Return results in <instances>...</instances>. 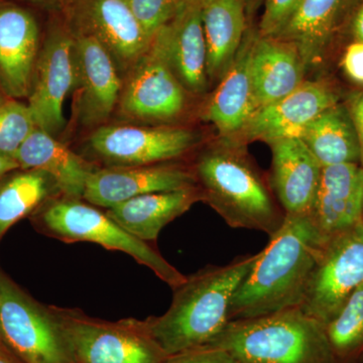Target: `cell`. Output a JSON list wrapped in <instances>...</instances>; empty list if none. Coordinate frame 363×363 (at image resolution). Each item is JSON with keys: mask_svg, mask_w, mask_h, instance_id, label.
<instances>
[{"mask_svg": "<svg viewBox=\"0 0 363 363\" xmlns=\"http://www.w3.org/2000/svg\"><path fill=\"white\" fill-rule=\"evenodd\" d=\"M269 238L234 294L229 322L300 309L328 240L309 214H286Z\"/></svg>", "mask_w": 363, "mask_h": 363, "instance_id": "6da1fadb", "label": "cell"}, {"mask_svg": "<svg viewBox=\"0 0 363 363\" xmlns=\"http://www.w3.org/2000/svg\"><path fill=\"white\" fill-rule=\"evenodd\" d=\"M241 255L225 266H209L177 286L168 311L142 321L162 352L169 355L210 345L229 322L231 301L257 259Z\"/></svg>", "mask_w": 363, "mask_h": 363, "instance_id": "7a4b0ae2", "label": "cell"}, {"mask_svg": "<svg viewBox=\"0 0 363 363\" xmlns=\"http://www.w3.org/2000/svg\"><path fill=\"white\" fill-rule=\"evenodd\" d=\"M202 200L233 228L277 233L286 213L271 189L242 152L234 147L205 152L195 167Z\"/></svg>", "mask_w": 363, "mask_h": 363, "instance_id": "3957f363", "label": "cell"}, {"mask_svg": "<svg viewBox=\"0 0 363 363\" xmlns=\"http://www.w3.org/2000/svg\"><path fill=\"white\" fill-rule=\"evenodd\" d=\"M240 363H338L323 324L298 308L228 322L213 342Z\"/></svg>", "mask_w": 363, "mask_h": 363, "instance_id": "277c9868", "label": "cell"}, {"mask_svg": "<svg viewBox=\"0 0 363 363\" xmlns=\"http://www.w3.org/2000/svg\"><path fill=\"white\" fill-rule=\"evenodd\" d=\"M42 223L48 233L67 242L87 241L126 253L173 289L187 279L147 242L124 230L106 212L79 199L66 197L48 205L42 214Z\"/></svg>", "mask_w": 363, "mask_h": 363, "instance_id": "5b68a950", "label": "cell"}, {"mask_svg": "<svg viewBox=\"0 0 363 363\" xmlns=\"http://www.w3.org/2000/svg\"><path fill=\"white\" fill-rule=\"evenodd\" d=\"M73 363H161L167 355L142 321L111 323L71 310L52 309Z\"/></svg>", "mask_w": 363, "mask_h": 363, "instance_id": "8992f818", "label": "cell"}, {"mask_svg": "<svg viewBox=\"0 0 363 363\" xmlns=\"http://www.w3.org/2000/svg\"><path fill=\"white\" fill-rule=\"evenodd\" d=\"M0 333L23 363H73L58 318L0 274Z\"/></svg>", "mask_w": 363, "mask_h": 363, "instance_id": "52a82bcc", "label": "cell"}, {"mask_svg": "<svg viewBox=\"0 0 363 363\" xmlns=\"http://www.w3.org/2000/svg\"><path fill=\"white\" fill-rule=\"evenodd\" d=\"M363 284V221L327 240L301 311L326 326Z\"/></svg>", "mask_w": 363, "mask_h": 363, "instance_id": "ba28073f", "label": "cell"}, {"mask_svg": "<svg viewBox=\"0 0 363 363\" xmlns=\"http://www.w3.org/2000/svg\"><path fill=\"white\" fill-rule=\"evenodd\" d=\"M72 32L85 33L104 45L118 70L130 72L149 49L128 0H63L60 4Z\"/></svg>", "mask_w": 363, "mask_h": 363, "instance_id": "9c48e42d", "label": "cell"}, {"mask_svg": "<svg viewBox=\"0 0 363 363\" xmlns=\"http://www.w3.org/2000/svg\"><path fill=\"white\" fill-rule=\"evenodd\" d=\"M76 84L75 42L66 23L52 26L40 49L28 107L40 130L55 135L65 125L64 104Z\"/></svg>", "mask_w": 363, "mask_h": 363, "instance_id": "30bf717a", "label": "cell"}, {"mask_svg": "<svg viewBox=\"0 0 363 363\" xmlns=\"http://www.w3.org/2000/svg\"><path fill=\"white\" fill-rule=\"evenodd\" d=\"M185 104V88L169 65L161 39L155 35L121 91V113L140 121H168L181 114Z\"/></svg>", "mask_w": 363, "mask_h": 363, "instance_id": "8fae6325", "label": "cell"}, {"mask_svg": "<svg viewBox=\"0 0 363 363\" xmlns=\"http://www.w3.org/2000/svg\"><path fill=\"white\" fill-rule=\"evenodd\" d=\"M198 140L185 128L109 125L93 133L90 145L113 167L149 166L184 156Z\"/></svg>", "mask_w": 363, "mask_h": 363, "instance_id": "7c38bea8", "label": "cell"}, {"mask_svg": "<svg viewBox=\"0 0 363 363\" xmlns=\"http://www.w3.org/2000/svg\"><path fill=\"white\" fill-rule=\"evenodd\" d=\"M73 33L75 42L76 114L85 126H97L111 116L123 84L111 52L104 45L85 33Z\"/></svg>", "mask_w": 363, "mask_h": 363, "instance_id": "4fadbf2b", "label": "cell"}, {"mask_svg": "<svg viewBox=\"0 0 363 363\" xmlns=\"http://www.w3.org/2000/svg\"><path fill=\"white\" fill-rule=\"evenodd\" d=\"M193 187H197L195 174L183 167H111L92 172L83 198L90 204L109 209L138 196Z\"/></svg>", "mask_w": 363, "mask_h": 363, "instance_id": "5bb4252c", "label": "cell"}, {"mask_svg": "<svg viewBox=\"0 0 363 363\" xmlns=\"http://www.w3.org/2000/svg\"><path fill=\"white\" fill-rule=\"evenodd\" d=\"M40 51L35 16L23 7L0 2V85L11 99L30 96Z\"/></svg>", "mask_w": 363, "mask_h": 363, "instance_id": "9a60e30c", "label": "cell"}, {"mask_svg": "<svg viewBox=\"0 0 363 363\" xmlns=\"http://www.w3.org/2000/svg\"><path fill=\"white\" fill-rule=\"evenodd\" d=\"M338 102L337 94L326 83L305 80L290 94L260 107L241 135L267 143L298 138L308 124Z\"/></svg>", "mask_w": 363, "mask_h": 363, "instance_id": "2e32d148", "label": "cell"}, {"mask_svg": "<svg viewBox=\"0 0 363 363\" xmlns=\"http://www.w3.org/2000/svg\"><path fill=\"white\" fill-rule=\"evenodd\" d=\"M272 150L271 187L286 214H309L316 197L322 168L298 138L269 143Z\"/></svg>", "mask_w": 363, "mask_h": 363, "instance_id": "e0dca14e", "label": "cell"}, {"mask_svg": "<svg viewBox=\"0 0 363 363\" xmlns=\"http://www.w3.org/2000/svg\"><path fill=\"white\" fill-rule=\"evenodd\" d=\"M309 215L327 238L362 222L363 167L359 164L323 167Z\"/></svg>", "mask_w": 363, "mask_h": 363, "instance_id": "ac0fdd59", "label": "cell"}, {"mask_svg": "<svg viewBox=\"0 0 363 363\" xmlns=\"http://www.w3.org/2000/svg\"><path fill=\"white\" fill-rule=\"evenodd\" d=\"M362 0H303L278 39L292 43L306 68L323 61L334 39L352 20Z\"/></svg>", "mask_w": 363, "mask_h": 363, "instance_id": "d6986e66", "label": "cell"}, {"mask_svg": "<svg viewBox=\"0 0 363 363\" xmlns=\"http://www.w3.org/2000/svg\"><path fill=\"white\" fill-rule=\"evenodd\" d=\"M253 35L248 33L245 37L233 65L222 77L205 109V119L226 138L240 135L259 108L250 76Z\"/></svg>", "mask_w": 363, "mask_h": 363, "instance_id": "ffe728a7", "label": "cell"}, {"mask_svg": "<svg viewBox=\"0 0 363 363\" xmlns=\"http://www.w3.org/2000/svg\"><path fill=\"white\" fill-rule=\"evenodd\" d=\"M307 72L297 47L278 38L253 35L250 76L259 108L290 94Z\"/></svg>", "mask_w": 363, "mask_h": 363, "instance_id": "44dd1931", "label": "cell"}, {"mask_svg": "<svg viewBox=\"0 0 363 363\" xmlns=\"http://www.w3.org/2000/svg\"><path fill=\"white\" fill-rule=\"evenodd\" d=\"M164 45L169 65L186 91L200 93L208 86L207 48L201 6H187L156 33Z\"/></svg>", "mask_w": 363, "mask_h": 363, "instance_id": "7402d4cb", "label": "cell"}, {"mask_svg": "<svg viewBox=\"0 0 363 363\" xmlns=\"http://www.w3.org/2000/svg\"><path fill=\"white\" fill-rule=\"evenodd\" d=\"M14 160L21 169H38L51 177L55 185L71 199L83 198L86 184L94 171L82 157L39 128L21 145Z\"/></svg>", "mask_w": 363, "mask_h": 363, "instance_id": "603a6c76", "label": "cell"}, {"mask_svg": "<svg viewBox=\"0 0 363 363\" xmlns=\"http://www.w3.org/2000/svg\"><path fill=\"white\" fill-rule=\"evenodd\" d=\"M200 200L198 187L150 193L109 208L106 214L131 235L147 242L157 240L167 224Z\"/></svg>", "mask_w": 363, "mask_h": 363, "instance_id": "cb8c5ba5", "label": "cell"}, {"mask_svg": "<svg viewBox=\"0 0 363 363\" xmlns=\"http://www.w3.org/2000/svg\"><path fill=\"white\" fill-rule=\"evenodd\" d=\"M203 30L209 80H221L245 40L247 11L242 0H204Z\"/></svg>", "mask_w": 363, "mask_h": 363, "instance_id": "d4e9b609", "label": "cell"}, {"mask_svg": "<svg viewBox=\"0 0 363 363\" xmlns=\"http://www.w3.org/2000/svg\"><path fill=\"white\" fill-rule=\"evenodd\" d=\"M298 138L322 167L360 162L357 133L346 104L338 102L320 113Z\"/></svg>", "mask_w": 363, "mask_h": 363, "instance_id": "484cf974", "label": "cell"}, {"mask_svg": "<svg viewBox=\"0 0 363 363\" xmlns=\"http://www.w3.org/2000/svg\"><path fill=\"white\" fill-rule=\"evenodd\" d=\"M51 177L38 169L16 174L0 187V238L51 193Z\"/></svg>", "mask_w": 363, "mask_h": 363, "instance_id": "4316f807", "label": "cell"}, {"mask_svg": "<svg viewBox=\"0 0 363 363\" xmlns=\"http://www.w3.org/2000/svg\"><path fill=\"white\" fill-rule=\"evenodd\" d=\"M325 331L338 363H351L359 357L363 351V284L325 326Z\"/></svg>", "mask_w": 363, "mask_h": 363, "instance_id": "83f0119b", "label": "cell"}, {"mask_svg": "<svg viewBox=\"0 0 363 363\" xmlns=\"http://www.w3.org/2000/svg\"><path fill=\"white\" fill-rule=\"evenodd\" d=\"M28 104L9 99L0 106V155L13 157L37 128Z\"/></svg>", "mask_w": 363, "mask_h": 363, "instance_id": "f1b7e54d", "label": "cell"}, {"mask_svg": "<svg viewBox=\"0 0 363 363\" xmlns=\"http://www.w3.org/2000/svg\"><path fill=\"white\" fill-rule=\"evenodd\" d=\"M143 30L152 40L186 6L185 0H128Z\"/></svg>", "mask_w": 363, "mask_h": 363, "instance_id": "f546056e", "label": "cell"}, {"mask_svg": "<svg viewBox=\"0 0 363 363\" xmlns=\"http://www.w3.org/2000/svg\"><path fill=\"white\" fill-rule=\"evenodd\" d=\"M303 0H264V13L259 23V35L276 38L285 28Z\"/></svg>", "mask_w": 363, "mask_h": 363, "instance_id": "4dcf8cb0", "label": "cell"}, {"mask_svg": "<svg viewBox=\"0 0 363 363\" xmlns=\"http://www.w3.org/2000/svg\"><path fill=\"white\" fill-rule=\"evenodd\" d=\"M161 363H240L226 350L214 346L184 351L167 357Z\"/></svg>", "mask_w": 363, "mask_h": 363, "instance_id": "1f68e13d", "label": "cell"}, {"mask_svg": "<svg viewBox=\"0 0 363 363\" xmlns=\"http://www.w3.org/2000/svg\"><path fill=\"white\" fill-rule=\"evenodd\" d=\"M341 65L347 77L357 84L363 85V43L357 42L348 45L344 52Z\"/></svg>", "mask_w": 363, "mask_h": 363, "instance_id": "d6a6232c", "label": "cell"}, {"mask_svg": "<svg viewBox=\"0 0 363 363\" xmlns=\"http://www.w3.org/2000/svg\"><path fill=\"white\" fill-rule=\"evenodd\" d=\"M346 105L350 109L355 130H357L360 147V164L363 167V91L353 93Z\"/></svg>", "mask_w": 363, "mask_h": 363, "instance_id": "836d02e7", "label": "cell"}, {"mask_svg": "<svg viewBox=\"0 0 363 363\" xmlns=\"http://www.w3.org/2000/svg\"><path fill=\"white\" fill-rule=\"evenodd\" d=\"M351 30L355 40L363 43V0L351 20Z\"/></svg>", "mask_w": 363, "mask_h": 363, "instance_id": "e575fe53", "label": "cell"}, {"mask_svg": "<svg viewBox=\"0 0 363 363\" xmlns=\"http://www.w3.org/2000/svg\"><path fill=\"white\" fill-rule=\"evenodd\" d=\"M18 169H21L20 164H18V162H16L13 157L0 155V179L6 176V174L11 173V172Z\"/></svg>", "mask_w": 363, "mask_h": 363, "instance_id": "d590c367", "label": "cell"}, {"mask_svg": "<svg viewBox=\"0 0 363 363\" xmlns=\"http://www.w3.org/2000/svg\"><path fill=\"white\" fill-rule=\"evenodd\" d=\"M0 363H23L20 358L16 357L6 344L0 343Z\"/></svg>", "mask_w": 363, "mask_h": 363, "instance_id": "8d00e7d4", "label": "cell"}, {"mask_svg": "<svg viewBox=\"0 0 363 363\" xmlns=\"http://www.w3.org/2000/svg\"><path fill=\"white\" fill-rule=\"evenodd\" d=\"M242 1L245 4V9H247L248 16V14L253 13V11L257 9L262 0H242Z\"/></svg>", "mask_w": 363, "mask_h": 363, "instance_id": "74e56055", "label": "cell"}, {"mask_svg": "<svg viewBox=\"0 0 363 363\" xmlns=\"http://www.w3.org/2000/svg\"><path fill=\"white\" fill-rule=\"evenodd\" d=\"M30 1L43 4H54V6H60V4H61V2L63 1V0H30Z\"/></svg>", "mask_w": 363, "mask_h": 363, "instance_id": "f35d334b", "label": "cell"}, {"mask_svg": "<svg viewBox=\"0 0 363 363\" xmlns=\"http://www.w3.org/2000/svg\"><path fill=\"white\" fill-rule=\"evenodd\" d=\"M9 99H11V98L7 96L4 90L2 89L1 85H0V106L6 104V101H9Z\"/></svg>", "mask_w": 363, "mask_h": 363, "instance_id": "ab89813d", "label": "cell"}, {"mask_svg": "<svg viewBox=\"0 0 363 363\" xmlns=\"http://www.w3.org/2000/svg\"><path fill=\"white\" fill-rule=\"evenodd\" d=\"M185 2L187 6H202L204 0H185Z\"/></svg>", "mask_w": 363, "mask_h": 363, "instance_id": "60d3db41", "label": "cell"}, {"mask_svg": "<svg viewBox=\"0 0 363 363\" xmlns=\"http://www.w3.org/2000/svg\"><path fill=\"white\" fill-rule=\"evenodd\" d=\"M0 343H4V341H2L1 333H0Z\"/></svg>", "mask_w": 363, "mask_h": 363, "instance_id": "b9f144b4", "label": "cell"}]
</instances>
